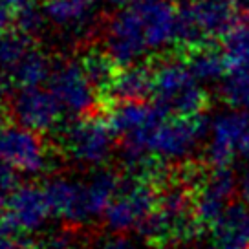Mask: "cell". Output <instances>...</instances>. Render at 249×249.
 I'll list each match as a JSON object with an SVG mask.
<instances>
[{
  "label": "cell",
  "instance_id": "obj_1",
  "mask_svg": "<svg viewBox=\"0 0 249 249\" xmlns=\"http://www.w3.org/2000/svg\"><path fill=\"white\" fill-rule=\"evenodd\" d=\"M154 68V95L156 103L169 116L193 117L200 116L209 108V93L198 85V79L185 59L174 55H163L152 62Z\"/></svg>",
  "mask_w": 249,
  "mask_h": 249
},
{
  "label": "cell",
  "instance_id": "obj_2",
  "mask_svg": "<svg viewBox=\"0 0 249 249\" xmlns=\"http://www.w3.org/2000/svg\"><path fill=\"white\" fill-rule=\"evenodd\" d=\"M209 128L211 124L203 114L193 117L174 116L126 134L123 140L165 161H179L195 150L196 145L209 134Z\"/></svg>",
  "mask_w": 249,
  "mask_h": 249
},
{
  "label": "cell",
  "instance_id": "obj_3",
  "mask_svg": "<svg viewBox=\"0 0 249 249\" xmlns=\"http://www.w3.org/2000/svg\"><path fill=\"white\" fill-rule=\"evenodd\" d=\"M236 9L233 0H183L178 6L179 50L224 37L234 24Z\"/></svg>",
  "mask_w": 249,
  "mask_h": 249
},
{
  "label": "cell",
  "instance_id": "obj_4",
  "mask_svg": "<svg viewBox=\"0 0 249 249\" xmlns=\"http://www.w3.org/2000/svg\"><path fill=\"white\" fill-rule=\"evenodd\" d=\"M62 148L73 161L88 167H101L114 152L116 132L107 117L79 116L61 136Z\"/></svg>",
  "mask_w": 249,
  "mask_h": 249
},
{
  "label": "cell",
  "instance_id": "obj_5",
  "mask_svg": "<svg viewBox=\"0 0 249 249\" xmlns=\"http://www.w3.org/2000/svg\"><path fill=\"white\" fill-rule=\"evenodd\" d=\"M161 187L147 179L126 176L105 211V224L112 233H128L154 211Z\"/></svg>",
  "mask_w": 249,
  "mask_h": 249
},
{
  "label": "cell",
  "instance_id": "obj_6",
  "mask_svg": "<svg viewBox=\"0 0 249 249\" xmlns=\"http://www.w3.org/2000/svg\"><path fill=\"white\" fill-rule=\"evenodd\" d=\"M105 52L119 68L141 62V57L150 52L147 26L138 2L121 8L108 20L105 31Z\"/></svg>",
  "mask_w": 249,
  "mask_h": 249
},
{
  "label": "cell",
  "instance_id": "obj_7",
  "mask_svg": "<svg viewBox=\"0 0 249 249\" xmlns=\"http://www.w3.org/2000/svg\"><path fill=\"white\" fill-rule=\"evenodd\" d=\"M53 216L48 203L44 187L33 183L20 185L4 203L0 214V231L9 234H31L46 226L48 218Z\"/></svg>",
  "mask_w": 249,
  "mask_h": 249
},
{
  "label": "cell",
  "instance_id": "obj_8",
  "mask_svg": "<svg viewBox=\"0 0 249 249\" xmlns=\"http://www.w3.org/2000/svg\"><path fill=\"white\" fill-rule=\"evenodd\" d=\"M48 83L50 90L57 95L66 112L79 117L92 114L95 108L97 88L92 85L79 61H62L53 64V71Z\"/></svg>",
  "mask_w": 249,
  "mask_h": 249
},
{
  "label": "cell",
  "instance_id": "obj_9",
  "mask_svg": "<svg viewBox=\"0 0 249 249\" xmlns=\"http://www.w3.org/2000/svg\"><path fill=\"white\" fill-rule=\"evenodd\" d=\"M11 107L17 123L39 134L55 130L66 112L57 95L40 86L18 88Z\"/></svg>",
  "mask_w": 249,
  "mask_h": 249
},
{
  "label": "cell",
  "instance_id": "obj_10",
  "mask_svg": "<svg viewBox=\"0 0 249 249\" xmlns=\"http://www.w3.org/2000/svg\"><path fill=\"white\" fill-rule=\"evenodd\" d=\"M236 191L238 181L229 167H209L202 183L193 191L195 214L203 231L211 229L213 224L222 216Z\"/></svg>",
  "mask_w": 249,
  "mask_h": 249
},
{
  "label": "cell",
  "instance_id": "obj_11",
  "mask_svg": "<svg viewBox=\"0 0 249 249\" xmlns=\"http://www.w3.org/2000/svg\"><path fill=\"white\" fill-rule=\"evenodd\" d=\"M44 193L53 216L70 226L88 224L97 218L88 193V181L57 176L44 183Z\"/></svg>",
  "mask_w": 249,
  "mask_h": 249
},
{
  "label": "cell",
  "instance_id": "obj_12",
  "mask_svg": "<svg viewBox=\"0 0 249 249\" xmlns=\"http://www.w3.org/2000/svg\"><path fill=\"white\" fill-rule=\"evenodd\" d=\"M0 160L8 161L22 174H40L48 169L50 158L39 132L22 124L0 130Z\"/></svg>",
  "mask_w": 249,
  "mask_h": 249
},
{
  "label": "cell",
  "instance_id": "obj_13",
  "mask_svg": "<svg viewBox=\"0 0 249 249\" xmlns=\"http://www.w3.org/2000/svg\"><path fill=\"white\" fill-rule=\"evenodd\" d=\"M154 92V68L152 64L134 62L121 66L105 90L110 101H145Z\"/></svg>",
  "mask_w": 249,
  "mask_h": 249
},
{
  "label": "cell",
  "instance_id": "obj_14",
  "mask_svg": "<svg viewBox=\"0 0 249 249\" xmlns=\"http://www.w3.org/2000/svg\"><path fill=\"white\" fill-rule=\"evenodd\" d=\"M167 116L169 114L158 103L148 105L145 101H114L107 114V119L116 136H126L158 123Z\"/></svg>",
  "mask_w": 249,
  "mask_h": 249
},
{
  "label": "cell",
  "instance_id": "obj_15",
  "mask_svg": "<svg viewBox=\"0 0 249 249\" xmlns=\"http://www.w3.org/2000/svg\"><path fill=\"white\" fill-rule=\"evenodd\" d=\"M209 231L220 248L249 249V205L246 202L227 205Z\"/></svg>",
  "mask_w": 249,
  "mask_h": 249
},
{
  "label": "cell",
  "instance_id": "obj_16",
  "mask_svg": "<svg viewBox=\"0 0 249 249\" xmlns=\"http://www.w3.org/2000/svg\"><path fill=\"white\" fill-rule=\"evenodd\" d=\"M179 53L185 59L187 66L191 68V71L195 73V77L198 81L211 83V81L224 79L226 71L229 70L224 50H222V46L214 44V40L179 50Z\"/></svg>",
  "mask_w": 249,
  "mask_h": 249
},
{
  "label": "cell",
  "instance_id": "obj_17",
  "mask_svg": "<svg viewBox=\"0 0 249 249\" xmlns=\"http://www.w3.org/2000/svg\"><path fill=\"white\" fill-rule=\"evenodd\" d=\"M53 71V64L42 50L31 46L30 52L24 55L17 66L8 75L17 88H33L48 83Z\"/></svg>",
  "mask_w": 249,
  "mask_h": 249
},
{
  "label": "cell",
  "instance_id": "obj_18",
  "mask_svg": "<svg viewBox=\"0 0 249 249\" xmlns=\"http://www.w3.org/2000/svg\"><path fill=\"white\" fill-rule=\"evenodd\" d=\"M42 6L48 20L64 30H83L92 18L93 8L79 0H44Z\"/></svg>",
  "mask_w": 249,
  "mask_h": 249
},
{
  "label": "cell",
  "instance_id": "obj_19",
  "mask_svg": "<svg viewBox=\"0 0 249 249\" xmlns=\"http://www.w3.org/2000/svg\"><path fill=\"white\" fill-rule=\"evenodd\" d=\"M222 50L231 70H249V22H234L222 37Z\"/></svg>",
  "mask_w": 249,
  "mask_h": 249
},
{
  "label": "cell",
  "instance_id": "obj_20",
  "mask_svg": "<svg viewBox=\"0 0 249 249\" xmlns=\"http://www.w3.org/2000/svg\"><path fill=\"white\" fill-rule=\"evenodd\" d=\"M79 62L88 79L92 81V85L103 93L110 85V81L114 79L116 71L119 70V66L110 59V55L105 50H90L79 59Z\"/></svg>",
  "mask_w": 249,
  "mask_h": 249
},
{
  "label": "cell",
  "instance_id": "obj_21",
  "mask_svg": "<svg viewBox=\"0 0 249 249\" xmlns=\"http://www.w3.org/2000/svg\"><path fill=\"white\" fill-rule=\"evenodd\" d=\"M218 99L233 110H249V70H233L222 79Z\"/></svg>",
  "mask_w": 249,
  "mask_h": 249
},
{
  "label": "cell",
  "instance_id": "obj_22",
  "mask_svg": "<svg viewBox=\"0 0 249 249\" xmlns=\"http://www.w3.org/2000/svg\"><path fill=\"white\" fill-rule=\"evenodd\" d=\"M33 39L18 30H8L0 33V71L9 73L17 62L30 52Z\"/></svg>",
  "mask_w": 249,
  "mask_h": 249
},
{
  "label": "cell",
  "instance_id": "obj_23",
  "mask_svg": "<svg viewBox=\"0 0 249 249\" xmlns=\"http://www.w3.org/2000/svg\"><path fill=\"white\" fill-rule=\"evenodd\" d=\"M46 13H44V6H39L37 2L30 0L26 6L18 9V13L15 17V30L26 33L28 37H35L39 35L42 26L46 22Z\"/></svg>",
  "mask_w": 249,
  "mask_h": 249
},
{
  "label": "cell",
  "instance_id": "obj_24",
  "mask_svg": "<svg viewBox=\"0 0 249 249\" xmlns=\"http://www.w3.org/2000/svg\"><path fill=\"white\" fill-rule=\"evenodd\" d=\"M20 174L22 172L15 169L8 161L0 160V205L9 200V196L20 187Z\"/></svg>",
  "mask_w": 249,
  "mask_h": 249
},
{
  "label": "cell",
  "instance_id": "obj_25",
  "mask_svg": "<svg viewBox=\"0 0 249 249\" xmlns=\"http://www.w3.org/2000/svg\"><path fill=\"white\" fill-rule=\"evenodd\" d=\"M88 249H138V246L124 233H112L95 238Z\"/></svg>",
  "mask_w": 249,
  "mask_h": 249
},
{
  "label": "cell",
  "instance_id": "obj_26",
  "mask_svg": "<svg viewBox=\"0 0 249 249\" xmlns=\"http://www.w3.org/2000/svg\"><path fill=\"white\" fill-rule=\"evenodd\" d=\"M37 249H81L71 233H53L42 238Z\"/></svg>",
  "mask_w": 249,
  "mask_h": 249
},
{
  "label": "cell",
  "instance_id": "obj_27",
  "mask_svg": "<svg viewBox=\"0 0 249 249\" xmlns=\"http://www.w3.org/2000/svg\"><path fill=\"white\" fill-rule=\"evenodd\" d=\"M9 233H4V231H0V249H26L22 242L15 240V238H11L8 236Z\"/></svg>",
  "mask_w": 249,
  "mask_h": 249
},
{
  "label": "cell",
  "instance_id": "obj_28",
  "mask_svg": "<svg viewBox=\"0 0 249 249\" xmlns=\"http://www.w3.org/2000/svg\"><path fill=\"white\" fill-rule=\"evenodd\" d=\"M238 195H240L242 202H246L249 205V169L244 171L242 178L238 179Z\"/></svg>",
  "mask_w": 249,
  "mask_h": 249
},
{
  "label": "cell",
  "instance_id": "obj_29",
  "mask_svg": "<svg viewBox=\"0 0 249 249\" xmlns=\"http://www.w3.org/2000/svg\"><path fill=\"white\" fill-rule=\"evenodd\" d=\"M233 4H234L236 13L249 17V0H233Z\"/></svg>",
  "mask_w": 249,
  "mask_h": 249
},
{
  "label": "cell",
  "instance_id": "obj_30",
  "mask_svg": "<svg viewBox=\"0 0 249 249\" xmlns=\"http://www.w3.org/2000/svg\"><path fill=\"white\" fill-rule=\"evenodd\" d=\"M112 6H116V8H126V6H132L136 2H140V0H108Z\"/></svg>",
  "mask_w": 249,
  "mask_h": 249
},
{
  "label": "cell",
  "instance_id": "obj_31",
  "mask_svg": "<svg viewBox=\"0 0 249 249\" xmlns=\"http://www.w3.org/2000/svg\"><path fill=\"white\" fill-rule=\"evenodd\" d=\"M79 2H83V4H88V6H95V2H97V0H79Z\"/></svg>",
  "mask_w": 249,
  "mask_h": 249
},
{
  "label": "cell",
  "instance_id": "obj_32",
  "mask_svg": "<svg viewBox=\"0 0 249 249\" xmlns=\"http://www.w3.org/2000/svg\"><path fill=\"white\" fill-rule=\"evenodd\" d=\"M211 249H229V248H220V246H214V248H211Z\"/></svg>",
  "mask_w": 249,
  "mask_h": 249
},
{
  "label": "cell",
  "instance_id": "obj_33",
  "mask_svg": "<svg viewBox=\"0 0 249 249\" xmlns=\"http://www.w3.org/2000/svg\"><path fill=\"white\" fill-rule=\"evenodd\" d=\"M0 130H2V112H0Z\"/></svg>",
  "mask_w": 249,
  "mask_h": 249
},
{
  "label": "cell",
  "instance_id": "obj_34",
  "mask_svg": "<svg viewBox=\"0 0 249 249\" xmlns=\"http://www.w3.org/2000/svg\"><path fill=\"white\" fill-rule=\"evenodd\" d=\"M0 93H2V81H0Z\"/></svg>",
  "mask_w": 249,
  "mask_h": 249
}]
</instances>
